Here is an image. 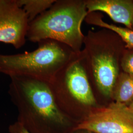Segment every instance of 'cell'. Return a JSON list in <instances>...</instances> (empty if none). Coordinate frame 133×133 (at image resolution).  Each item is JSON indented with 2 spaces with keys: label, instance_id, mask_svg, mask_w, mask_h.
I'll list each match as a JSON object with an SVG mask.
<instances>
[{
  "label": "cell",
  "instance_id": "6da1fadb",
  "mask_svg": "<svg viewBox=\"0 0 133 133\" xmlns=\"http://www.w3.org/2000/svg\"><path fill=\"white\" fill-rule=\"evenodd\" d=\"M9 94L18 112L17 121L31 133H46L65 125L60 109L48 82L26 76L10 77Z\"/></svg>",
  "mask_w": 133,
  "mask_h": 133
},
{
  "label": "cell",
  "instance_id": "7a4b0ae2",
  "mask_svg": "<svg viewBox=\"0 0 133 133\" xmlns=\"http://www.w3.org/2000/svg\"><path fill=\"white\" fill-rule=\"evenodd\" d=\"M83 45L86 71L93 92L95 90L103 98L113 102L114 86L122 71L121 62L125 43L114 31L102 28L88 31Z\"/></svg>",
  "mask_w": 133,
  "mask_h": 133
},
{
  "label": "cell",
  "instance_id": "3957f363",
  "mask_svg": "<svg viewBox=\"0 0 133 133\" xmlns=\"http://www.w3.org/2000/svg\"><path fill=\"white\" fill-rule=\"evenodd\" d=\"M87 14L85 0H56L29 23L27 38L33 43L54 40L80 52L85 37L81 27Z\"/></svg>",
  "mask_w": 133,
  "mask_h": 133
},
{
  "label": "cell",
  "instance_id": "277c9868",
  "mask_svg": "<svg viewBox=\"0 0 133 133\" xmlns=\"http://www.w3.org/2000/svg\"><path fill=\"white\" fill-rule=\"evenodd\" d=\"M33 51L0 54V72L10 77L26 76L50 83L75 52L66 44L52 39L38 43Z\"/></svg>",
  "mask_w": 133,
  "mask_h": 133
},
{
  "label": "cell",
  "instance_id": "5b68a950",
  "mask_svg": "<svg viewBox=\"0 0 133 133\" xmlns=\"http://www.w3.org/2000/svg\"><path fill=\"white\" fill-rule=\"evenodd\" d=\"M49 85L60 109L68 99L90 110L100 107L86 74L82 50L75 54Z\"/></svg>",
  "mask_w": 133,
  "mask_h": 133
},
{
  "label": "cell",
  "instance_id": "8992f818",
  "mask_svg": "<svg viewBox=\"0 0 133 133\" xmlns=\"http://www.w3.org/2000/svg\"><path fill=\"white\" fill-rule=\"evenodd\" d=\"M76 129L94 133H133V110L112 102L91 110Z\"/></svg>",
  "mask_w": 133,
  "mask_h": 133
},
{
  "label": "cell",
  "instance_id": "52a82bcc",
  "mask_svg": "<svg viewBox=\"0 0 133 133\" xmlns=\"http://www.w3.org/2000/svg\"><path fill=\"white\" fill-rule=\"evenodd\" d=\"M28 18L17 0H0V42L16 49L25 44L28 29Z\"/></svg>",
  "mask_w": 133,
  "mask_h": 133
},
{
  "label": "cell",
  "instance_id": "ba28073f",
  "mask_svg": "<svg viewBox=\"0 0 133 133\" xmlns=\"http://www.w3.org/2000/svg\"><path fill=\"white\" fill-rule=\"evenodd\" d=\"M88 14L101 11L114 22L132 30L133 0H85Z\"/></svg>",
  "mask_w": 133,
  "mask_h": 133
},
{
  "label": "cell",
  "instance_id": "9c48e42d",
  "mask_svg": "<svg viewBox=\"0 0 133 133\" xmlns=\"http://www.w3.org/2000/svg\"><path fill=\"white\" fill-rule=\"evenodd\" d=\"M103 15L99 12H93L88 14L84 21L89 25L96 26L102 28L110 29L117 34L125 43L126 48H133V31L127 28L109 24L103 19Z\"/></svg>",
  "mask_w": 133,
  "mask_h": 133
},
{
  "label": "cell",
  "instance_id": "30bf717a",
  "mask_svg": "<svg viewBox=\"0 0 133 133\" xmlns=\"http://www.w3.org/2000/svg\"><path fill=\"white\" fill-rule=\"evenodd\" d=\"M113 102L130 106L133 103V77L121 71L113 91Z\"/></svg>",
  "mask_w": 133,
  "mask_h": 133
},
{
  "label": "cell",
  "instance_id": "8fae6325",
  "mask_svg": "<svg viewBox=\"0 0 133 133\" xmlns=\"http://www.w3.org/2000/svg\"><path fill=\"white\" fill-rule=\"evenodd\" d=\"M56 0H17L28 18L29 23L49 9Z\"/></svg>",
  "mask_w": 133,
  "mask_h": 133
},
{
  "label": "cell",
  "instance_id": "7c38bea8",
  "mask_svg": "<svg viewBox=\"0 0 133 133\" xmlns=\"http://www.w3.org/2000/svg\"><path fill=\"white\" fill-rule=\"evenodd\" d=\"M122 71L133 77V48H125L121 62Z\"/></svg>",
  "mask_w": 133,
  "mask_h": 133
},
{
  "label": "cell",
  "instance_id": "4fadbf2b",
  "mask_svg": "<svg viewBox=\"0 0 133 133\" xmlns=\"http://www.w3.org/2000/svg\"><path fill=\"white\" fill-rule=\"evenodd\" d=\"M8 130L9 133H31L17 121L10 124Z\"/></svg>",
  "mask_w": 133,
  "mask_h": 133
},
{
  "label": "cell",
  "instance_id": "5bb4252c",
  "mask_svg": "<svg viewBox=\"0 0 133 133\" xmlns=\"http://www.w3.org/2000/svg\"><path fill=\"white\" fill-rule=\"evenodd\" d=\"M129 107L131 109H132L133 110V103L131 104V105H130V106H129Z\"/></svg>",
  "mask_w": 133,
  "mask_h": 133
},
{
  "label": "cell",
  "instance_id": "9a60e30c",
  "mask_svg": "<svg viewBox=\"0 0 133 133\" xmlns=\"http://www.w3.org/2000/svg\"><path fill=\"white\" fill-rule=\"evenodd\" d=\"M131 30L133 31V19H132V30Z\"/></svg>",
  "mask_w": 133,
  "mask_h": 133
}]
</instances>
